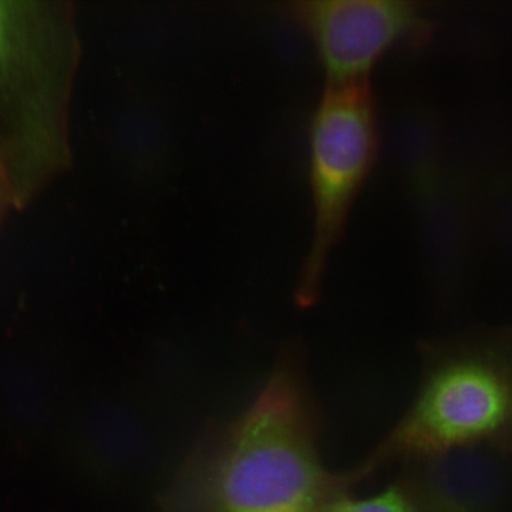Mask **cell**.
Here are the masks:
<instances>
[{
	"label": "cell",
	"instance_id": "obj_1",
	"mask_svg": "<svg viewBox=\"0 0 512 512\" xmlns=\"http://www.w3.org/2000/svg\"><path fill=\"white\" fill-rule=\"evenodd\" d=\"M318 420L294 362L274 371L238 419L209 432L163 498L164 512H324L361 482L319 454Z\"/></svg>",
	"mask_w": 512,
	"mask_h": 512
},
{
	"label": "cell",
	"instance_id": "obj_2",
	"mask_svg": "<svg viewBox=\"0 0 512 512\" xmlns=\"http://www.w3.org/2000/svg\"><path fill=\"white\" fill-rule=\"evenodd\" d=\"M478 446L512 453V329L428 351L411 407L357 470Z\"/></svg>",
	"mask_w": 512,
	"mask_h": 512
},
{
	"label": "cell",
	"instance_id": "obj_3",
	"mask_svg": "<svg viewBox=\"0 0 512 512\" xmlns=\"http://www.w3.org/2000/svg\"><path fill=\"white\" fill-rule=\"evenodd\" d=\"M377 151L379 133L370 80L326 83L310 127L313 241L296 292L302 307L317 302L326 259L342 238Z\"/></svg>",
	"mask_w": 512,
	"mask_h": 512
},
{
	"label": "cell",
	"instance_id": "obj_4",
	"mask_svg": "<svg viewBox=\"0 0 512 512\" xmlns=\"http://www.w3.org/2000/svg\"><path fill=\"white\" fill-rule=\"evenodd\" d=\"M286 9L315 44L326 83L370 80L387 50L430 31L420 4L402 0H298Z\"/></svg>",
	"mask_w": 512,
	"mask_h": 512
},
{
	"label": "cell",
	"instance_id": "obj_5",
	"mask_svg": "<svg viewBox=\"0 0 512 512\" xmlns=\"http://www.w3.org/2000/svg\"><path fill=\"white\" fill-rule=\"evenodd\" d=\"M324 512H464L430 478L409 475L396 480L381 494L357 499L345 491Z\"/></svg>",
	"mask_w": 512,
	"mask_h": 512
},
{
	"label": "cell",
	"instance_id": "obj_6",
	"mask_svg": "<svg viewBox=\"0 0 512 512\" xmlns=\"http://www.w3.org/2000/svg\"><path fill=\"white\" fill-rule=\"evenodd\" d=\"M6 29H8V11H6L4 3L0 2V54L5 47Z\"/></svg>",
	"mask_w": 512,
	"mask_h": 512
}]
</instances>
